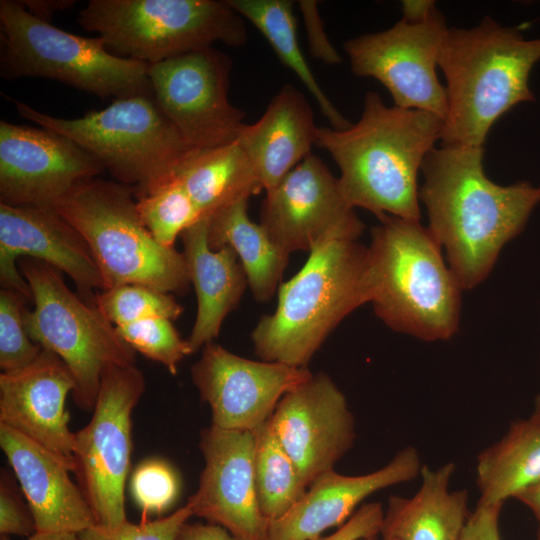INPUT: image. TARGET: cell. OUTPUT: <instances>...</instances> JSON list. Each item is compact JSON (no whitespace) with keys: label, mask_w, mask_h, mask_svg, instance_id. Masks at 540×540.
I'll return each instance as SVG.
<instances>
[{"label":"cell","mask_w":540,"mask_h":540,"mask_svg":"<svg viewBox=\"0 0 540 540\" xmlns=\"http://www.w3.org/2000/svg\"><path fill=\"white\" fill-rule=\"evenodd\" d=\"M383 517L384 509L379 502L362 504L335 532L310 540H362L378 536Z\"/></svg>","instance_id":"38"},{"label":"cell","mask_w":540,"mask_h":540,"mask_svg":"<svg viewBox=\"0 0 540 540\" xmlns=\"http://www.w3.org/2000/svg\"><path fill=\"white\" fill-rule=\"evenodd\" d=\"M539 61L540 37L526 39L520 28L490 17L472 28H448L438 60L447 94L442 145L483 147L498 118L535 101L529 77Z\"/></svg>","instance_id":"3"},{"label":"cell","mask_w":540,"mask_h":540,"mask_svg":"<svg viewBox=\"0 0 540 540\" xmlns=\"http://www.w3.org/2000/svg\"><path fill=\"white\" fill-rule=\"evenodd\" d=\"M177 540H237L223 527L208 523H185Z\"/></svg>","instance_id":"41"},{"label":"cell","mask_w":540,"mask_h":540,"mask_svg":"<svg viewBox=\"0 0 540 540\" xmlns=\"http://www.w3.org/2000/svg\"><path fill=\"white\" fill-rule=\"evenodd\" d=\"M145 391L142 372L132 365L109 367L89 423L75 433L73 460L78 486L96 525L125 522V482L132 452V412Z\"/></svg>","instance_id":"11"},{"label":"cell","mask_w":540,"mask_h":540,"mask_svg":"<svg viewBox=\"0 0 540 540\" xmlns=\"http://www.w3.org/2000/svg\"><path fill=\"white\" fill-rule=\"evenodd\" d=\"M204 468L187 504L193 516L226 529L237 540H268L254 473V431L211 425L200 433Z\"/></svg>","instance_id":"17"},{"label":"cell","mask_w":540,"mask_h":540,"mask_svg":"<svg viewBox=\"0 0 540 540\" xmlns=\"http://www.w3.org/2000/svg\"><path fill=\"white\" fill-rule=\"evenodd\" d=\"M242 17L249 20L267 39L281 62L302 81L317 101L324 117L335 130L351 123L336 109L320 87L301 52L297 40L293 4L288 0H227Z\"/></svg>","instance_id":"29"},{"label":"cell","mask_w":540,"mask_h":540,"mask_svg":"<svg viewBox=\"0 0 540 540\" xmlns=\"http://www.w3.org/2000/svg\"><path fill=\"white\" fill-rule=\"evenodd\" d=\"M19 257L42 261L67 274L89 302L95 301V291L106 289L87 242L53 207L0 203V283L32 301L31 289L16 264Z\"/></svg>","instance_id":"18"},{"label":"cell","mask_w":540,"mask_h":540,"mask_svg":"<svg viewBox=\"0 0 540 540\" xmlns=\"http://www.w3.org/2000/svg\"><path fill=\"white\" fill-rule=\"evenodd\" d=\"M104 171L61 134L0 121V203L54 207L76 185Z\"/></svg>","instance_id":"15"},{"label":"cell","mask_w":540,"mask_h":540,"mask_svg":"<svg viewBox=\"0 0 540 540\" xmlns=\"http://www.w3.org/2000/svg\"><path fill=\"white\" fill-rule=\"evenodd\" d=\"M0 540H10L6 535H1ZM27 540H80L79 534L73 532H36Z\"/></svg>","instance_id":"45"},{"label":"cell","mask_w":540,"mask_h":540,"mask_svg":"<svg viewBox=\"0 0 540 540\" xmlns=\"http://www.w3.org/2000/svg\"><path fill=\"white\" fill-rule=\"evenodd\" d=\"M209 221L210 217L200 218L180 235L188 278L197 297L196 318L187 339L193 353L218 336L224 319L248 286L235 251L230 246L209 247Z\"/></svg>","instance_id":"24"},{"label":"cell","mask_w":540,"mask_h":540,"mask_svg":"<svg viewBox=\"0 0 540 540\" xmlns=\"http://www.w3.org/2000/svg\"><path fill=\"white\" fill-rule=\"evenodd\" d=\"M299 8L303 15L311 55L330 65L339 64L341 57L327 38L318 13L317 2L301 0Z\"/></svg>","instance_id":"39"},{"label":"cell","mask_w":540,"mask_h":540,"mask_svg":"<svg viewBox=\"0 0 540 540\" xmlns=\"http://www.w3.org/2000/svg\"><path fill=\"white\" fill-rule=\"evenodd\" d=\"M401 3L402 19L409 23H423L437 10L435 2L430 0H404Z\"/></svg>","instance_id":"43"},{"label":"cell","mask_w":540,"mask_h":540,"mask_svg":"<svg viewBox=\"0 0 540 540\" xmlns=\"http://www.w3.org/2000/svg\"><path fill=\"white\" fill-rule=\"evenodd\" d=\"M2 472L0 482V533L1 535L32 536L36 525L28 505L17 495L12 481Z\"/></svg>","instance_id":"37"},{"label":"cell","mask_w":540,"mask_h":540,"mask_svg":"<svg viewBox=\"0 0 540 540\" xmlns=\"http://www.w3.org/2000/svg\"><path fill=\"white\" fill-rule=\"evenodd\" d=\"M537 540H540V529H539Z\"/></svg>","instance_id":"48"},{"label":"cell","mask_w":540,"mask_h":540,"mask_svg":"<svg viewBox=\"0 0 540 540\" xmlns=\"http://www.w3.org/2000/svg\"><path fill=\"white\" fill-rule=\"evenodd\" d=\"M136 201L142 222L164 247H174L177 237L202 218L175 174Z\"/></svg>","instance_id":"31"},{"label":"cell","mask_w":540,"mask_h":540,"mask_svg":"<svg viewBox=\"0 0 540 540\" xmlns=\"http://www.w3.org/2000/svg\"><path fill=\"white\" fill-rule=\"evenodd\" d=\"M200 216L248 200L264 189L259 175L236 141L193 150L175 172Z\"/></svg>","instance_id":"26"},{"label":"cell","mask_w":540,"mask_h":540,"mask_svg":"<svg viewBox=\"0 0 540 540\" xmlns=\"http://www.w3.org/2000/svg\"><path fill=\"white\" fill-rule=\"evenodd\" d=\"M116 329L135 352L162 364L172 375L185 356L193 353L188 340L181 338L167 318H148Z\"/></svg>","instance_id":"33"},{"label":"cell","mask_w":540,"mask_h":540,"mask_svg":"<svg viewBox=\"0 0 540 540\" xmlns=\"http://www.w3.org/2000/svg\"><path fill=\"white\" fill-rule=\"evenodd\" d=\"M309 253L299 272L280 284L275 311L262 316L251 333L263 361L307 367L335 327L373 298L367 246L334 240Z\"/></svg>","instance_id":"4"},{"label":"cell","mask_w":540,"mask_h":540,"mask_svg":"<svg viewBox=\"0 0 540 540\" xmlns=\"http://www.w3.org/2000/svg\"><path fill=\"white\" fill-rule=\"evenodd\" d=\"M254 473L262 514L269 521L286 514L306 493L290 456L279 442L270 418L254 430Z\"/></svg>","instance_id":"30"},{"label":"cell","mask_w":540,"mask_h":540,"mask_svg":"<svg viewBox=\"0 0 540 540\" xmlns=\"http://www.w3.org/2000/svg\"><path fill=\"white\" fill-rule=\"evenodd\" d=\"M443 119L421 110L387 106L368 91L359 120L344 130L318 127L316 145L340 170L347 203L376 215L420 221L417 177L441 140Z\"/></svg>","instance_id":"2"},{"label":"cell","mask_w":540,"mask_h":540,"mask_svg":"<svg viewBox=\"0 0 540 540\" xmlns=\"http://www.w3.org/2000/svg\"><path fill=\"white\" fill-rule=\"evenodd\" d=\"M75 388L65 363L42 348L26 367L0 374V424L25 435L74 469L75 433L65 402Z\"/></svg>","instance_id":"20"},{"label":"cell","mask_w":540,"mask_h":540,"mask_svg":"<svg viewBox=\"0 0 540 540\" xmlns=\"http://www.w3.org/2000/svg\"><path fill=\"white\" fill-rule=\"evenodd\" d=\"M78 23L111 53L148 65L247 39L243 18L217 0H90Z\"/></svg>","instance_id":"9"},{"label":"cell","mask_w":540,"mask_h":540,"mask_svg":"<svg viewBox=\"0 0 540 540\" xmlns=\"http://www.w3.org/2000/svg\"><path fill=\"white\" fill-rule=\"evenodd\" d=\"M479 503L504 504L540 482V414L513 422L477 458Z\"/></svg>","instance_id":"27"},{"label":"cell","mask_w":540,"mask_h":540,"mask_svg":"<svg viewBox=\"0 0 540 540\" xmlns=\"http://www.w3.org/2000/svg\"><path fill=\"white\" fill-rule=\"evenodd\" d=\"M18 266L34 302L33 309L24 310L29 336L65 363L75 381L74 402L92 411L104 372L135 364L136 352L94 302L67 287L60 271L32 258H23Z\"/></svg>","instance_id":"10"},{"label":"cell","mask_w":540,"mask_h":540,"mask_svg":"<svg viewBox=\"0 0 540 540\" xmlns=\"http://www.w3.org/2000/svg\"><path fill=\"white\" fill-rule=\"evenodd\" d=\"M259 224L288 255L334 240L357 241L364 230L342 195L338 177L312 153L266 191Z\"/></svg>","instance_id":"14"},{"label":"cell","mask_w":540,"mask_h":540,"mask_svg":"<svg viewBox=\"0 0 540 540\" xmlns=\"http://www.w3.org/2000/svg\"><path fill=\"white\" fill-rule=\"evenodd\" d=\"M0 26L3 78L53 79L101 98L154 95L148 64L111 53L100 37L40 20L20 1H0Z\"/></svg>","instance_id":"8"},{"label":"cell","mask_w":540,"mask_h":540,"mask_svg":"<svg viewBox=\"0 0 540 540\" xmlns=\"http://www.w3.org/2000/svg\"><path fill=\"white\" fill-rule=\"evenodd\" d=\"M20 2L30 14L46 22H49L56 12L68 9L75 4L73 0H21Z\"/></svg>","instance_id":"42"},{"label":"cell","mask_w":540,"mask_h":540,"mask_svg":"<svg viewBox=\"0 0 540 540\" xmlns=\"http://www.w3.org/2000/svg\"><path fill=\"white\" fill-rule=\"evenodd\" d=\"M270 420L307 487L333 470L356 438L346 397L325 373L313 374L287 392Z\"/></svg>","instance_id":"19"},{"label":"cell","mask_w":540,"mask_h":540,"mask_svg":"<svg viewBox=\"0 0 540 540\" xmlns=\"http://www.w3.org/2000/svg\"><path fill=\"white\" fill-rule=\"evenodd\" d=\"M379 220L368 246L375 314L396 332L426 342L449 340L458 330L463 289L441 246L420 221Z\"/></svg>","instance_id":"5"},{"label":"cell","mask_w":540,"mask_h":540,"mask_svg":"<svg viewBox=\"0 0 540 540\" xmlns=\"http://www.w3.org/2000/svg\"><path fill=\"white\" fill-rule=\"evenodd\" d=\"M134 189L98 177L76 185L54 209L87 242L106 289L139 284L184 293L190 281L183 254L159 244L142 222Z\"/></svg>","instance_id":"7"},{"label":"cell","mask_w":540,"mask_h":540,"mask_svg":"<svg viewBox=\"0 0 540 540\" xmlns=\"http://www.w3.org/2000/svg\"><path fill=\"white\" fill-rule=\"evenodd\" d=\"M415 447L400 450L373 472L347 476L330 470L318 476L303 497L283 516L269 521L268 540H310L344 524L373 493L420 476Z\"/></svg>","instance_id":"21"},{"label":"cell","mask_w":540,"mask_h":540,"mask_svg":"<svg viewBox=\"0 0 540 540\" xmlns=\"http://www.w3.org/2000/svg\"><path fill=\"white\" fill-rule=\"evenodd\" d=\"M186 503L172 514L154 520L134 524L126 520L114 527L94 525L79 533L80 540H177L182 526L192 517Z\"/></svg>","instance_id":"36"},{"label":"cell","mask_w":540,"mask_h":540,"mask_svg":"<svg viewBox=\"0 0 540 540\" xmlns=\"http://www.w3.org/2000/svg\"><path fill=\"white\" fill-rule=\"evenodd\" d=\"M362 540H391V539H387V538H384V537L378 538V536H374V537H370V538H366V539H362Z\"/></svg>","instance_id":"47"},{"label":"cell","mask_w":540,"mask_h":540,"mask_svg":"<svg viewBox=\"0 0 540 540\" xmlns=\"http://www.w3.org/2000/svg\"><path fill=\"white\" fill-rule=\"evenodd\" d=\"M231 60L209 47L150 64L154 98L195 150L237 140L245 114L228 98Z\"/></svg>","instance_id":"12"},{"label":"cell","mask_w":540,"mask_h":540,"mask_svg":"<svg viewBox=\"0 0 540 540\" xmlns=\"http://www.w3.org/2000/svg\"><path fill=\"white\" fill-rule=\"evenodd\" d=\"M94 302L115 327L148 318L175 320L184 311L172 294L139 284L102 290L96 293Z\"/></svg>","instance_id":"32"},{"label":"cell","mask_w":540,"mask_h":540,"mask_svg":"<svg viewBox=\"0 0 540 540\" xmlns=\"http://www.w3.org/2000/svg\"><path fill=\"white\" fill-rule=\"evenodd\" d=\"M447 29L436 10L423 23L401 19L384 31L351 38L343 47L352 72L378 80L394 106L429 112L444 120L447 94L436 67Z\"/></svg>","instance_id":"13"},{"label":"cell","mask_w":540,"mask_h":540,"mask_svg":"<svg viewBox=\"0 0 540 540\" xmlns=\"http://www.w3.org/2000/svg\"><path fill=\"white\" fill-rule=\"evenodd\" d=\"M502 504L477 503L470 513L460 540H501L499 516Z\"/></svg>","instance_id":"40"},{"label":"cell","mask_w":540,"mask_h":540,"mask_svg":"<svg viewBox=\"0 0 540 540\" xmlns=\"http://www.w3.org/2000/svg\"><path fill=\"white\" fill-rule=\"evenodd\" d=\"M18 114L61 134L96 158L117 182L140 197L171 178L195 150L159 108L154 95L114 99L76 119L42 113L11 99Z\"/></svg>","instance_id":"6"},{"label":"cell","mask_w":540,"mask_h":540,"mask_svg":"<svg viewBox=\"0 0 540 540\" xmlns=\"http://www.w3.org/2000/svg\"><path fill=\"white\" fill-rule=\"evenodd\" d=\"M534 412L540 414V393L537 395L536 399H535V408H534Z\"/></svg>","instance_id":"46"},{"label":"cell","mask_w":540,"mask_h":540,"mask_svg":"<svg viewBox=\"0 0 540 540\" xmlns=\"http://www.w3.org/2000/svg\"><path fill=\"white\" fill-rule=\"evenodd\" d=\"M317 130L304 94L285 84L262 116L255 123L244 125L237 142L268 191L311 154Z\"/></svg>","instance_id":"23"},{"label":"cell","mask_w":540,"mask_h":540,"mask_svg":"<svg viewBox=\"0 0 540 540\" xmlns=\"http://www.w3.org/2000/svg\"><path fill=\"white\" fill-rule=\"evenodd\" d=\"M0 446L28 502L36 532L79 534L96 525L70 470L52 453L4 424H0Z\"/></svg>","instance_id":"22"},{"label":"cell","mask_w":540,"mask_h":540,"mask_svg":"<svg viewBox=\"0 0 540 540\" xmlns=\"http://www.w3.org/2000/svg\"><path fill=\"white\" fill-rule=\"evenodd\" d=\"M455 464L423 465L411 497L390 496L381 537L391 540H460L468 517V492L451 490Z\"/></svg>","instance_id":"25"},{"label":"cell","mask_w":540,"mask_h":540,"mask_svg":"<svg viewBox=\"0 0 540 540\" xmlns=\"http://www.w3.org/2000/svg\"><path fill=\"white\" fill-rule=\"evenodd\" d=\"M208 244L212 250L230 246L238 256L256 301L267 302L278 291L289 255L279 249L262 226L248 216V200L210 217Z\"/></svg>","instance_id":"28"},{"label":"cell","mask_w":540,"mask_h":540,"mask_svg":"<svg viewBox=\"0 0 540 540\" xmlns=\"http://www.w3.org/2000/svg\"><path fill=\"white\" fill-rule=\"evenodd\" d=\"M191 375L211 409V425L254 431L272 416L287 392L313 374L307 367L250 360L211 342L203 347Z\"/></svg>","instance_id":"16"},{"label":"cell","mask_w":540,"mask_h":540,"mask_svg":"<svg viewBox=\"0 0 540 540\" xmlns=\"http://www.w3.org/2000/svg\"><path fill=\"white\" fill-rule=\"evenodd\" d=\"M28 300L16 290H0V368L2 372L22 369L32 363L42 347L29 336L24 323Z\"/></svg>","instance_id":"34"},{"label":"cell","mask_w":540,"mask_h":540,"mask_svg":"<svg viewBox=\"0 0 540 540\" xmlns=\"http://www.w3.org/2000/svg\"><path fill=\"white\" fill-rule=\"evenodd\" d=\"M515 499L531 511L540 529V482L523 491Z\"/></svg>","instance_id":"44"},{"label":"cell","mask_w":540,"mask_h":540,"mask_svg":"<svg viewBox=\"0 0 540 540\" xmlns=\"http://www.w3.org/2000/svg\"><path fill=\"white\" fill-rule=\"evenodd\" d=\"M130 485L132 496L145 515L168 509L179 491L176 473L158 459L142 462L135 469Z\"/></svg>","instance_id":"35"},{"label":"cell","mask_w":540,"mask_h":540,"mask_svg":"<svg viewBox=\"0 0 540 540\" xmlns=\"http://www.w3.org/2000/svg\"><path fill=\"white\" fill-rule=\"evenodd\" d=\"M483 156L481 146L442 145L421 167L419 200L428 229L463 290L486 279L503 247L524 230L540 204V186L493 182L484 172Z\"/></svg>","instance_id":"1"}]
</instances>
